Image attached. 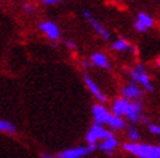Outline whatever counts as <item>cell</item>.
Segmentation results:
<instances>
[{
  "instance_id": "obj_7",
  "label": "cell",
  "mask_w": 160,
  "mask_h": 158,
  "mask_svg": "<svg viewBox=\"0 0 160 158\" xmlns=\"http://www.w3.org/2000/svg\"><path fill=\"white\" fill-rule=\"evenodd\" d=\"M121 93H122L124 99L128 100V101H129V100L137 101L138 99L142 97V95H143V93H142V90H141L134 82L130 83V84H128V86H125L124 88L121 90Z\"/></svg>"
},
{
  "instance_id": "obj_18",
  "label": "cell",
  "mask_w": 160,
  "mask_h": 158,
  "mask_svg": "<svg viewBox=\"0 0 160 158\" xmlns=\"http://www.w3.org/2000/svg\"><path fill=\"white\" fill-rule=\"evenodd\" d=\"M148 130H150L151 133H154V135H159V133H160V127L158 124H150Z\"/></svg>"
},
{
  "instance_id": "obj_13",
  "label": "cell",
  "mask_w": 160,
  "mask_h": 158,
  "mask_svg": "<svg viewBox=\"0 0 160 158\" xmlns=\"http://www.w3.org/2000/svg\"><path fill=\"white\" fill-rule=\"evenodd\" d=\"M108 126H109L112 130H122V128H125L126 123H125V121L122 119V118H118V117L112 115L109 122H108Z\"/></svg>"
},
{
  "instance_id": "obj_1",
  "label": "cell",
  "mask_w": 160,
  "mask_h": 158,
  "mask_svg": "<svg viewBox=\"0 0 160 158\" xmlns=\"http://www.w3.org/2000/svg\"><path fill=\"white\" fill-rule=\"evenodd\" d=\"M112 115L118 117V118L125 115L129 121L135 123L142 118V102L141 101L130 102L125 99H117L113 102Z\"/></svg>"
},
{
  "instance_id": "obj_15",
  "label": "cell",
  "mask_w": 160,
  "mask_h": 158,
  "mask_svg": "<svg viewBox=\"0 0 160 158\" xmlns=\"http://www.w3.org/2000/svg\"><path fill=\"white\" fill-rule=\"evenodd\" d=\"M0 131L5 132V133H11V135H12V133L16 132V127H14V124H12L11 122L0 119Z\"/></svg>"
},
{
  "instance_id": "obj_22",
  "label": "cell",
  "mask_w": 160,
  "mask_h": 158,
  "mask_svg": "<svg viewBox=\"0 0 160 158\" xmlns=\"http://www.w3.org/2000/svg\"><path fill=\"white\" fill-rule=\"evenodd\" d=\"M23 8H25V9L28 11V12H33L34 11V8L33 7H31V5H29V4H26L25 7H23Z\"/></svg>"
},
{
  "instance_id": "obj_21",
  "label": "cell",
  "mask_w": 160,
  "mask_h": 158,
  "mask_svg": "<svg viewBox=\"0 0 160 158\" xmlns=\"http://www.w3.org/2000/svg\"><path fill=\"white\" fill-rule=\"evenodd\" d=\"M42 158H56V156H52L48 153H42Z\"/></svg>"
},
{
  "instance_id": "obj_2",
  "label": "cell",
  "mask_w": 160,
  "mask_h": 158,
  "mask_svg": "<svg viewBox=\"0 0 160 158\" xmlns=\"http://www.w3.org/2000/svg\"><path fill=\"white\" fill-rule=\"evenodd\" d=\"M124 151L132 153L137 158H160V146L141 143H125Z\"/></svg>"
},
{
  "instance_id": "obj_12",
  "label": "cell",
  "mask_w": 160,
  "mask_h": 158,
  "mask_svg": "<svg viewBox=\"0 0 160 158\" xmlns=\"http://www.w3.org/2000/svg\"><path fill=\"white\" fill-rule=\"evenodd\" d=\"M91 61L94 65L97 66H100V67H104V69H109V62H108V58L106 57V54L103 53H95L91 56Z\"/></svg>"
},
{
  "instance_id": "obj_16",
  "label": "cell",
  "mask_w": 160,
  "mask_h": 158,
  "mask_svg": "<svg viewBox=\"0 0 160 158\" xmlns=\"http://www.w3.org/2000/svg\"><path fill=\"white\" fill-rule=\"evenodd\" d=\"M112 48L116 49V51H126L130 48V45L128 44L126 40H124V39H118V40H116L113 44H112Z\"/></svg>"
},
{
  "instance_id": "obj_3",
  "label": "cell",
  "mask_w": 160,
  "mask_h": 158,
  "mask_svg": "<svg viewBox=\"0 0 160 158\" xmlns=\"http://www.w3.org/2000/svg\"><path fill=\"white\" fill-rule=\"evenodd\" d=\"M109 137H113L112 131L106 130L102 124H97V123H94L92 127L89 130V132L86 133V141L89 144H95V145H97V143L99 140L103 141V140L109 139Z\"/></svg>"
},
{
  "instance_id": "obj_17",
  "label": "cell",
  "mask_w": 160,
  "mask_h": 158,
  "mask_svg": "<svg viewBox=\"0 0 160 158\" xmlns=\"http://www.w3.org/2000/svg\"><path fill=\"white\" fill-rule=\"evenodd\" d=\"M128 136H129V139L132 140V143H138V140H139V133H138V131H137V128H135V127H130V128H129Z\"/></svg>"
},
{
  "instance_id": "obj_6",
  "label": "cell",
  "mask_w": 160,
  "mask_h": 158,
  "mask_svg": "<svg viewBox=\"0 0 160 158\" xmlns=\"http://www.w3.org/2000/svg\"><path fill=\"white\" fill-rule=\"evenodd\" d=\"M92 117L97 124H108L112 113H109L108 110L103 105H94L92 106Z\"/></svg>"
},
{
  "instance_id": "obj_19",
  "label": "cell",
  "mask_w": 160,
  "mask_h": 158,
  "mask_svg": "<svg viewBox=\"0 0 160 158\" xmlns=\"http://www.w3.org/2000/svg\"><path fill=\"white\" fill-rule=\"evenodd\" d=\"M134 27H135V29H137V31H146V30H147V29H146L145 26H142V25H141V23H139L138 21H137V22H135V25H134Z\"/></svg>"
},
{
  "instance_id": "obj_8",
  "label": "cell",
  "mask_w": 160,
  "mask_h": 158,
  "mask_svg": "<svg viewBox=\"0 0 160 158\" xmlns=\"http://www.w3.org/2000/svg\"><path fill=\"white\" fill-rule=\"evenodd\" d=\"M39 29H41L50 39H52V40H56V39L60 36V30L53 22H50V21L42 22L41 25H39Z\"/></svg>"
},
{
  "instance_id": "obj_20",
  "label": "cell",
  "mask_w": 160,
  "mask_h": 158,
  "mask_svg": "<svg viewBox=\"0 0 160 158\" xmlns=\"http://www.w3.org/2000/svg\"><path fill=\"white\" fill-rule=\"evenodd\" d=\"M41 2L44 4H56V3H59L60 0H41Z\"/></svg>"
},
{
  "instance_id": "obj_4",
  "label": "cell",
  "mask_w": 160,
  "mask_h": 158,
  "mask_svg": "<svg viewBox=\"0 0 160 158\" xmlns=\"http://www.w3.org/2000/svg\"><path fill=\"white\" fill-rule=\"evenodd\" d=\"M97 145L95 144H89V146H77V148H69L65 151L60 152L56 158H82L95 151Z\"/></svg>"
},
{
  "instance_id": "obj_5",
  "label": "cell",
  "mask_w": 160,
  "mask_h": 158,
  "mask_svg": "<svg viewBox=\"0 0 160 158\" xmlns=\"http://www.w3.org/2000/svg\"><path fill=\"white\" fill-rule=\"evenodd\" d=\"M130 75L133 78L134 83L135 82L141 83L148 92L154 91V87H152V84H151V81H150L147 73L145 72V67H143V65H137L134 70H130Z\"/></svg>"
},
{
  "instance_id": "obj_23",
  "label": "cell",
  "mask_w": 160,
  "mask_h": 158,
  "mask_svg": "<svg viewBox=\"0 0 160 158\" xmlns=\"http://www.w3.org/2000/svg\"><path fill=\"white\" fill-rule=\"evenodd\" d=\"M67 45L69 47V48H76V44L72 43V42H67Z\"/></svg>"
},
{
  "instance_id": "obj_9",
  "label": "cell",
  "mask_w": 160,
  "mask_h": 158,
  "mask_svg": "<svg viewBox=\"0 0 160 158\" xmlns=\"http://www.w3.org/2000/svg\"><path fill=\"white\" fill-rule=\"evenodd\" d=\"M85 82H86V86H87V88L90 90V92L94 95L95 97H97L100 102H104L107 99H106V96L103 95V92L99 90V87L95 84V82L92 81L91 78H89V77H85Z\"/></svg>"
},
{
  "instance_id": "obj_14",
  "label": "cell",
  "mask_w": 160,
  "mask_h": 158,
  "mask_svg": "<svg viewBox=\"0 0 160 158\" xmlns=\"http://www.w3.org/2000/svg\"><path fill=\"white\" fill-rule=\"evenodd\" d=\"M138 22L141 23L142 26H145L146 29H148V27H151L154 25V20L146 13H139L138 14Z\"/></svg>"
},
{
  "instance_id": "obj_10",
  "label": "cell",
  "mask_w": 160,
  "mask_h": 158,
  "mask_svg": "<svg viewBox=\"0 0 160 158\" xmlns=\"http://www.w3.org/2000/svg\"><path fill=\"white\" fill-rule=\"evenodd\" d=\"M83 16H85V17H86L87 20L90 21V23L92 25V27L95 29V31H97V33H98L100 36H103V38H104L106 40H108V39H109V34H108V31H106V29L103 27V26L100 25L99 22H97V21H95V20L91 17V14H90L89 12H87V11H85V12H83Z\"/></svg>"
},
{
  "instance_id": "obj_11",
  "label": "cell",
  "mask_w": 160,
  "mask_h": 158,
  "mask_svg": "<svg viewBox=\"0 0 160 158\" xmlns=\"http://www.w3.org/2000/svg\"><path fill=\"white\" fill-rule=\"evenodd\" d=\"M118 145V140L116 137H109V139H106L103 140L102 143L98 145V148L100 149L102 152H106V153H112V151H113L115 148H117Z\"/></svg>"
}]
</instances>
